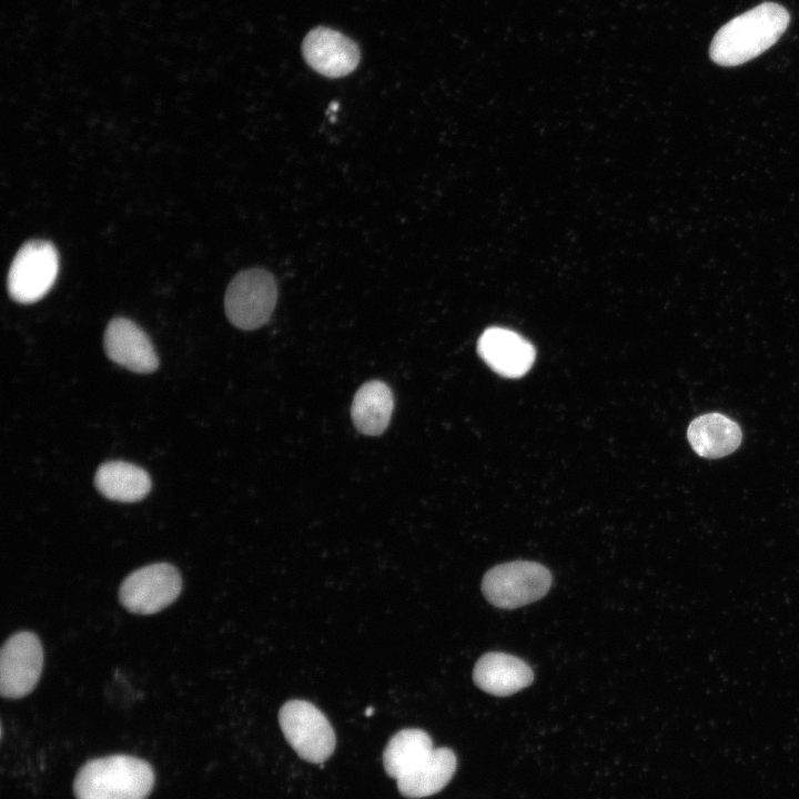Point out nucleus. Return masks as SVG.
I'll use <instances>...</instances> for the list:
<instances>
[{
	"mask_svg": "<svg viewBox=\"0 0 799 799\" xmlns=\"http://www.w3.org/2000/svg\"><path fill=\"white\" fill-rule=\"evenodd\" d=\"M789 21L782 6L763 2L724 24L710 43L709 57L722 67L748 62L772 47Z\"/></svg>",
	"mask_w": 799,
	"mask_h": 799,
	"instance_id": "obj_1",
	"label": "nucleus"
},
{
	"mask_svg": "<svg viewBox=\"0 0 799 799\" xmlns=\"http://www.w3.org/2000/svg\"><path fill=\"white\" fill-rule=\"evenodd\" d=\"M153 783L154 772L145 760L113 755L85 762L73 791L77 799H145Z\"/></svg>",
	"mask_w": 799,
	"mask_h": 799,
	"instance_id": "obj_2",
	"label": "nucleus"
},
{
	"mask_svg": "<svg viewBox=\"0 0 799 799\" xmlns=\"http://www.w3.org/2000/svg\"><path fill=\"white\" fill-rule=\"evenodd\" d=\"M552 585L549 570L535 562L516 560L489 569L482 591L494 606L514 609L544 597Z\"/></svg>",
	"mask_w": 799,
	"mask_h": 799,
	"instance_id": "obj_3",
	"label": "nucleus"
},
{
	"mask_svg": "<svg viewBox=\"0 0 799 799\" xmlns=\"http://www.w3.org/2000/svg\"><path fill=\"white\" fill-rule=\"evenodd\" d=\"M281 730L296 754L312 763H323L336 746L334 730L325 715L313 704L294 699L279 711Z\"/></svg>",
	"mask_w": 799,
	"mask_h": 799,
	"instance_id": "obj_4",
	"label": "nucleus"
},
{
	"mask_svg": "<svg viewBox=\"0 0 799 799\" xmlns=\"http://www.w3.org/2000/svg\"><path fill=\"white\" fill-rule=\"evenodd\" d=\"M276 297L275 280L269 271L256 267L242 271L226 289V316L239 328H257L270 318Z\"/></svg>",
	"mask_w": 799,
	"mask_h": 799,
	"instance_id": "obj_5",
	"label": "nucleus"
},
{
	"mask_svg": "<svg viewBox=\"0 0 799 799\" xmlns=\"http://www.w3.org/2000/svg\"><path fill=\"white\" fill-rule=\"evenodd\" d=\"M59 271V255L54 245L43 240L24 243L10 265L8 292L19 303H33L52 287Z\"/></svg>",
	"mask_w": 799,
	"mask_h": 799,
	"instance_id": "obj_6",
	"label": "nucleus"
},
{
	"mask_svg": "<svg viewBox=\"0 0 799 799\" xmlns=\"http://www.w3.org/2000/svg\"><path fill=\"white\" fill-rule=\"evenodd\" d=\"M181 589L180 572L169 563H155L124 578L119 588V600L133 614L151 615L171 605Z\"/></svg>",
	"mask_w": 799,
	"mask_h": 799,
	"instance_id": "obj_7",
	"label": "nucleus"
},
{
	"mask_svg": "<svg viewBox=\"0 0 799 799\" xmlns=\"http://www.w3.org/2000/svg\"><path fill=\"white\" fill-rule=\"evenodd\" d=\"M43 668V649L39 637L19 631L9 637L0 653V692L18 699L37 686Z\"/></svg>",
	"mask_w": 799,
	"mask_h": 799,
	"instance_id": "obj_8",
	"label": "nucleus"
},
{
	"mask_svg": "<svg viewBox=\"0 0 799 799\" xmlns=\"http://www.w3.org/2000/svg\"><path fill=\"white\" fill-rule=\"evenodd\" d=\"M302 50L309 65L328 78L344 77L360 62L358 47L342 33L324 27L307 33Z\"/></svg>",
	"mask_w": 799,
	"mask_h": 799,
	"instance_id": "obj_9",
	"label": "nucleus"
},
{
	"mask_svg": "<svg viewBox=\"0 0 799 799\" xmlns=\"http://www.w3.org/2000/svg\"><path fill=\"white\" fill-rule=\"evenodd\" d=\"M104 350L110 360L136 373H151L159 365L148 335L134 322L124 317L113 318L108 324Z\"/></svg>",
	"mask_w": 799,
	"mask_h": 799,
	"instance_id": "obj_10",
	"label": "nucleus"
},
{
	"mask_svg": "<svg viewBox=\"0 0 799 799\" xmlns=\"http://www.w3.org/2000/svg\"><path fill=\"white\" fill-rule=\"evenodd\" d=\"M478 353L495 372L510 378L524 375L535 360V350L528 341L502 327L484 331L478 340Z\"/></svg>",
	"mask_w": 799,
	"mask_h": 799,
	"instance_id": "obj_11",
	"label": "nucleus"
},
{
	"mask_svg": "<svg viewBox=\"0 0 799 799\" xmlns=\"http://www.w3.org/2000/svg\"><path fill=\"white\" fill-rule=\"evenodd\" d=\"M533 679V671L525 661L504 653L483 655L473 670L475 685L495 696L513 695L527 687Z\"/></svg>",
	"mask_w": 799,
	"mask_h": 799,
	"instance_id": "obj_12",
	"label": "nucleus"
},
{
	"mask_svg": "<svg viewBox=\"0 0 799 799\" xmlns=\"http://www.w3.org/2000/svg\"><path fill=\"white\" fill-rule=\"evenodd\" d=\"M687 438L698 455L719 458L739 447L742 433L739 425L729 417L719 413H709L690 423Z\"/></svg>",
	"mask_w": 799,
	"mask_h": 799,
	"instance_id": "obj_13",
	"label": "nucleus"
},
{
	"mask_svg": "<svg viewBox=\"0 0 799 799\" xmlns=\"http://www.w3.org/2000/svg\"><path fill=\"white\" fill-rule=\"evenodd\" d=\"M94 484L104 497L121 503L143 499L152 485L144 469L122 461L102 464L95 473Z\"/></svg>",
	"mask_w": 799,
	"mask_h": 799,
	"instance_id": "obj_14",
	"label": "nucleus"
},
{
	"mask_svg": "<svg viewBox=\"0 0 799 799\" xmlns=\"http://www.w3.org/2000/svg\"><path fill=\"white\" fill-rule=\"evenodd\" d=\"M456 756L448 748H434L429 757L409 773L396 780L406 798H424L437 793L456 770Z\"/></svg>",
	"mask_w": 799,
	"mask_h": 799,
	"instance_id": "obj_15",
	"label": "nucleus"
},
{
	"mask_svg": "<svg viewBox=\"0 0 799 799\" xmlns=\"http://www.w3.org/2000/svg\"><path fill=\"white\" fill-rule=\"evenodd\" d=\"M393 412V394L383 382L371 381L356 392L351 415L352 421L363 434L380 435L387 427Z\"/></svg>",
	"mask_w": 799,
	"mask_h": 799,
	"instance_id": "obj_16",
	"label": "nucleus"
},
{
	"mask_svg": "<svg viewBox=\"0 0 799 799\" xmlns=\"http://www.w3.org/2000/svg\"><path fill=\"white\" fill-rule=\"evenodd\" d=\"M433 750V741L426 731L417 728L402 729L388 740L384 749V769L390 777L397 780L417 768Z\"/></svg>",
	"mask_w": 799,
	"mask_h": 799,
	"instance_id": "obj_17",
	"label": "nucleus"
},
{
	"mask_svg": "<svg viewBox=\"0 0 799 799\" xmlns=\"http://www.w3.org/2000/svg\"><path fill=\"white\" fill-rule=\"evenodd\" d=\"M373 712H374V709L370 707V708L366 709L365 715H366V716H370V715H372Z\"/></svg>",
	"mask_w": 799,
	"mask_h": 799,
	"instance_id": "obj_18",
	"label": "nucleus"
}]
</instances>
